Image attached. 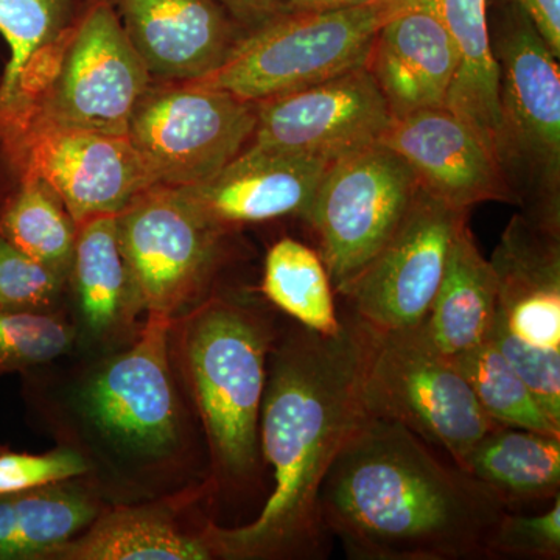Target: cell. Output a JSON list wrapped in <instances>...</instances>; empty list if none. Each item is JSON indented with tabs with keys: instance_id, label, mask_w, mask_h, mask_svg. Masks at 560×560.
Here are the masks:
<instances>
[{
	"instance_id": "obj_1",
	"label": "cell",
	"mask_w": 560,
	"mask_h": 560,
	"mask_svg": "<svg viewBox=\"0 0 560 560\" xmlns=\"http://www.w3.org/2000/svg\"><path fill=\"white\" fill-rule=\"evenodd\" d=\"M377 331L352 312L337 335L296 326L276 338L260 411L261 459L275 488L256 521L202 533L213 558L318 559L327 530L319 490L368 411L364 378Z\"/></svg>"
},
{
	"instance_id": "obj_2",
	"label": "cell",
	"mask_w": 560,
	"mask_h": 560,
	"mask_svg": "<svg viewBox=\"0 0 560 560\" xmlns=\"http://www.w3.org/2000/svg\"><path fill=\"white\" fill-rule=\"evenodd\" d=\"M506 506L394 420L368 415L319 490L320 521L350 559H486Z\"/></svg>"
},
{
	"instance_id": "obj_3",
	"label": "cell",
	"mask_w": 560,
	"mask_h": 560,
	"mask_svg": "<svg viewBox=\"0 0 560 560\" xmlns=\"http://www.w3.org/2000/svg\"><path fill=\"white\" fill-rule=\"evenodd\" d=\"M276 335L249 302L217 294L180 324L184 381L220 480L243 486L260 467V411Z\"/></svg>"
},
{
	"instance_id": "obj_4",
	"label": "cell",
	"mask_w": 560,
	"mask_h": 560,
	"mask_svg": "<svg viewBox=\"0 0 560 560\" xmlns=\"http://www.w3.org/2000/svg\"><path fill=\"white\" fill-rule=\"evenodd\" d=\"M407 0L335 11L289 10L235 40L226 60L194 86L260 103L366 65L378 28Z\"/></svg>"
},
{
	"instance_id": "obj_5",
	"label": "cell",
	"mask_w": 560,
	"mask_h": 560,
	"mask_svg": "<svg viewBox=\"0 0 560 560\" xmlns=\"http://www.w3.org/2000/svg\"><path fill=\"white\" fill-rule=\"evenodd\" d=\"M173 319L149 315L138 340L81 382L75 408L92 434L120 459L156 466L178 453L183 407L171 361Z\"/></svg>"
},
{
	"instance_id": "obj_6",
	"label": "cell",
	"mask_w": 560,
	"mask_h": 560,
	"mask_svg": "<svg viewBox=\"0 0 560 560\" xmlns=\"http://www.w3.org/2000/svg\"><path fill=\"white\" fill-rule=\"evenodd\" d=\"M489 260L499 296L486 341L560 423V232L514 215Z\"/></svg>"
},
{
	"instance_id": "obj_7",
	"label": "cell",
	"mask_w": 560,
	"mask_h": 560,
	"mask_svg": "<svg viewBox=\"0 0 560 560\" xmlns=\"http://www.w3.org/2000/svg\"><path fill=\"white\" fill-rule=\"evenodd\" d=\"M151 73L109 0L84 11L43 90L0 140L22 128L128 136Z\"/></svg>"
},
{
	"instance_id": "obj_8",
	"label": "cell",
	"mask_w": 560,
	"mask_h": 560,
	"mask_svg": "<svg viewBox=\"0 0 560 560\" xmlns=\"http://www.w3.org/2000/svg\"><path fill=\"white\" fill-rule=\"evenodd\" d=\"M368 415L400 423L463 469L497 423L485 415L453 357L420 327L378 334L364 378Z\"/></svg>"
},
{
	"instance_id": "obj_9",
	"label": "cell",
	"mask_w": 560,
	"mask_h": 560,
	"mask_svg": "<svg viewBox=\"0 0 560 560\" xmlns=\"http://www.w3.org/2000/svg\"><path fill=\"white\" fill-rule=\"evenodd\" d=\"M116 221L138 311L171 319L200 300L231 234L164 186L140 194Z\"/></svg>"
},
{
	"instance_id": "obj_10",
	"label": "cell",
	"mask_w": 560,
	"mask_h": 560,
	"mask_svg": "<svg viewBox=\"0 0 560 560\" xmlns=\"http://www.w3.org/2000/svg\"><path fill=\"white\" fill-rule=\"evenodd\" d=\"M499 62L504 171L525 173L537 202L526 215L560 231V72L558 58L518 7L493 49Z\"/></svg>"
},
{
	"instance_id": "obj_11",
	"label": "cell",
	"mask_w": 560,
	"mask_h": 560,
	"mask_svg": "<svg viewBox=\"0 0 560 560\" xmlns=\"http://www.w3.org/2000/svg\"><path fill=\"white\" fill-rule=\"evenodd\" d=\"M419 180L407 161L382 143L331 161L305 212L335 293L374 259L407 215Z\"/></svg>"
},
{
	"instance_id": "obj_12",
	"label": "cell",
	"mask_w": 560,
	"mask_h": 560,
	"mask_svg": "<svg viewBox=\"0 0 560 560\" xmlns=\"http://www.w3.org/2000/svg\"><path fill=\"white\" fill-rule=\"evenodd\" d=\"M257 103L230 92L167 81L151 86L132 114L128 138L156 186H198L219 175L253 138Z\"/></svg>"
},
{
	"instance_id": "obj_13",
	"label": "cell",
	"mask_w": 560,
	"mask_h": 560,
	"mask_svg": "<svg viewBox=\"0 0 560 560\" xmlns=\"http://www.w3.org/2000/svg\"><path fill=\"white\" fill-rule=\"evenodd\" d=\"M466 210L453 209L419 186L399 228L342 291L348 311L377 334L415 329L440 289Z\"/></svg>"
},
{
	"instance_id": "obj_14",
	"label": "cell",
	"mask_w": 560,
	"mask_h": 560,
	"mask_svg": "<svg viewBox=\"0 0 560 560\" xmlns=\"http://www.w3.org/2000/svg\"><path fill=\"white\" fill-rule=\"evenodd\" d=\"M14 171L38 176L73 223L117 215L156 186L128 136L27 127L0 140Z\"/></svg>"
},
{
	"instance_id": "obj_15",
	"label": "cell",
	"mask_w": 560,
	"mask_h": 560,
	"mask_svg": "<svg viewBox=\"0 0 560 560\" xmlns=\"http://www.w3.org/2000/svg\"><path fill=\"white\" fill-rule=\"evenodd\" d=\"M390 110L366 65L257 103L248 147L335 161L381 142Z\"/></svg>"
},
{
	"instance_id": "obj_16",
	"label": "cell",
	"mask_w": 560,
	"mask_h": 560,
	"mask_svg": "<svg viewBox=\"0 0 560 560\" xmlns=\"http://www.w3.org/2000/svg\"><path fill=\"white\" fill-rule=\"evenodd\" d=\"M378 143L407 161L419 186L453 209L517 200L503 165L445 106L393 117Z\"/></svg>"
},
{
	"instance_id": "obj_17",
	"label": "cell",
	"mask_w": 560,
	"mask_h": 560,
	"mask_svg": "<svg viewBox=\"0 0 560 560\" xmlns=\"http://www.w3.org/2000/svg\"><path fill=\"white\" fill-rule=\"evenodd\" d=\"M330 164L308 154L246 147L212 179L178 190L206 220L228 231L289 215L304 219Z\"/></svg>"
},
{
	"instance_id": "obj_18",
	"label": "cell",
	"mask_w": 560,
	"mask_h": 560,
	"mask_svg": "<svg viewBox=\"0 0 560 560\" xmlns=\"http://www.w3.org/2000/svg\"><path fill=\"white\" fill-rule=\"evenodd\" d=\"M132 47L151 77L201 79L226 60L237 40L213 0H113Z\"/></svg>"
},
{
	"instance_id": "obj_19",
	"label": "cell",
	"mask_w": 560,
	"mask_h": 560,
	"mask_svg": "<svg viewBox=\"0 0 560 560\" xmlns=\"http://www.w3.org/2000/svg\"><path fill=\"white\" fill-rule=\"evenodd\" d=\"M451 33L430 7L408 2L378 28L366 68L390 116L444 108L458 70Z\"/></svg>"
},
{
	"instance_id": "obj_20",
	"label": "cell",
	"mask_w": 560,
	"mask_h": 560,
	"mask_svg": "<svg viewBox=\"0 0 560 560\" xmlns=\"http://www.w3.org/2000/svg\"><path fill=\"white\" fill-rule=\"evenodd\" d=\"M91 5L86 0H0V35L10 50L0 79V131L24 116Z\"/></svg>"
},
{
	"instance_id": "obj_21",
	"label": "cell",
	"mask_w": 560,
	"mask_h": 560,
	"mask_svg": "<svg viewBox=\"0 0 560 560\" xmlns=\"http://www.w3.org/2000/svg\"><path fill=\"white\" fill-rule=\"evenodd\" d=\"M430 7L451 33L458 70L445 108L458 116L503 165L499 62L489 32L488 0H408Z\"/></svg>"
},
{
	"instance_id": "obj_22",
	"label": "cell",
	"mask_w": 560,
	"mask_h": 560,
	"mask_svg": "<svg viewBox=\"0 0 560 560\" xmlns=\"http://www.w3.org/2000/svg\"><path fill=\"white\" fill-rule=\"evenodd\" d=\"M497 296L495 271L464 220L453 235L440 289L420 330L445 355L466 352L488 340Z\"/></svg>"
},
{
	"instance_id": "obj_23",
	"label": "cell",
	"mask_w": 560,
	"mask_h": 560,
	"mask_svg": "<svg viewBox=\"0 0 560 560\" xmlns=\"http://www.w3.org/2000/svg\"><path fill=\"white\" fill-rule=\"evenodd\" d=\"M463 470L510 511L560 495V436L495 427L470 452Z\"/></svg>"
},
{
	"instance_id": "obj_24",
	"label": "cell",
	"mask_w": 560,
	"mask_h": 560,
	"mask_svg": "<svg viewBox=\"0 0 560 560\" xmlns=\"http://www.w3.org/2000/svg\"><path fill=\"white\" fill-rule=\"evenodd\" d=\"M46 559L54 560H209L205 536L183 533L167 511L156 506L119 508L95 517L79 536Z\"/></svg>"
},
{
	"instance_id": "obj_25",
	"label": "cell",
	"mask_w": 560,
	"mask_h": 560,
	"mask_svg": "<svg viewBox=\"0 0 560 560\" xmlns=\"http://www.w3.org/2000/svg\"><path fill=\"white\" fill-rule=\"evenodd\" d=\"M70 268L81 318L92 337H113L130 326L139 311L121 256L116 215L77 224Z\"/></svg>"
},
{
	"instance_id": "obj_26",
	"label": "cell",
	"mask_w": 560,
	"mask_h": 560,
	"mask_svg": "<svg viewBox=\"0 0 560 560\" xmlns=\"http://www.w3.org/2000/svg\"><path fill=\"white\" fill-rule=\"evenodd\" d=\"M97 514L91 493L69 481L0 495V560H46Z\"/></svg>"
},
{
	"instance_id": "obj_27",
	"label": "cell",
	"mask_w": 560,
	"mask_h": 560,
	"mask_svg": "<svg viewBox=\"0 0 560 560\" xmlns=\"http://www.w3.org/2000/svg\"><path fill=\"white\" fill-rule=\"evenodd\" d=\"M261 293L294 323L320 335H337L341 315L329 271L318 250L294 238L271 246L265 259Z\"/></svg>"
},
{
	"instance_id": "obj_28",
	"label": "cell",
	"mask_w": 560,
	"mask_h": 560,
	"mask_svg": "<svg viewBox=\"0 0 560 560\" xmlns=\"http://www.w3.org/2000/svg\"><path fill=\"white\" fill-rule=\"evenodd\" d=\"M20 178L0 212V237L65 276L72 265L75 223L43 179L33 175Z\"/></svg>"
},
{
	"instance_id": "obj_29",
	"label": "cell",
	"mask_w": 560,
	"mask_h": 560,
	"mask_svg": "<svg viewBox=\"0 0 560 560\" xmlns=\"http://www.w3.org/2000/svg\"><path fill=\"white\" fill-rule=\"evenodd\" d=\"M453 359L493 423L560 436L559 423L547 415L521 374L489 341Z\"/></svg>"
},
{
	"instance_id": "obj_30",
	"label": "cell",
	"mask_w": 560,
	"mask_h": 560,
	"mask_svg": "<svg viewBox=\"0 0 560 560\" xmlns=\"http://www.w3.org/2000/svg\"><path fill=\"white\" fill-rule=\"evenodd\" d=\"M75 331L49 313L0 308V378L44 366L68 352Z\"/></svg>"
},
{
	"instance_id": "obj_31",
	"label": "cell",
	"mask_w": 560,
	"mask_h": 560,
	"mask_svg": "<svg viewBox=\"0 0 560 560\" xmlns=\"http://www.w3.org/2000/svg\"><path fill=\"white\" fill-rule=\"evenodd\" d=\"M65 276L0 237V308L46 313Z\"/></svg>"
},
{
	"instance_id": "obj_32",
	"label": "cell",
	"mask_w": 560,
	"mask_h": 560,
	"mask_svg": "<svg viewBox=\"0 0 560 560\" xmlns=\"http://www.w3.org/2000/svg\"><path fill=\"white\" fill-rule=\"evenodd\" d=\"M550 510L523 515L506 511L490 533L486 559L560 558V495Z\"/></svg>"
},
{
	"instance_id": "obj_33",
	"label": "cell",
	"mask_w": 560,
	"mask_h": 560,
	"mask_svg": "<svg viewBox=\"0 0 560 560\" xmlns=\"http://www.w3.org/2000/svg\"><path fill=\"white\" fill-rule=\"evenodd\" d=\"M90 464L79 452L61 448L44 455L0 453V495L79 478Z\"/></svg>"
},
{
	"instance_id": "obj_34",
	"label": "cell",
	"mask_w": 560,
	"mask_h": 560,
	"mask_svg": "<svg viewBox=\"0 0 560 560\" xmlns=\"http://www.w3.org/2000/svg\"><path fill=\"white\" fill-rule=\"evenodd\" d=\"M533 22L556 58L560 57V0H511Z\"/></svg>"
},
{
	"instance_id": "obj_35",
	"label": "cell",
	"mask_w": 560,
	"mask_h": 560,
	"mask_svg": "<svg viewBox=\"0 0 560 560\" xmlns=\"http://www.w3.org/2000/svg\"><path fill=\"white\" fill-rule=\"evenodd\" d=\"M235 21L254 28L290 10L289 0H213Z\"/></svg>"
},
{
	"instance_id": "obj_36",
	"label": "cell",
	"mask_w": 560,
	"mask_h": 560,
	"mask_svg": "<svg viewBox=\"0 0 560 560\" xmlns=\"http://www.w3.org/2000/svg\"><path fill=\"white\" fill-rule=\"evenodd\" d=\"M375 2L381 0H289V7L298 11H335L357 9Z\"/></svg>"
}]
</instances>
